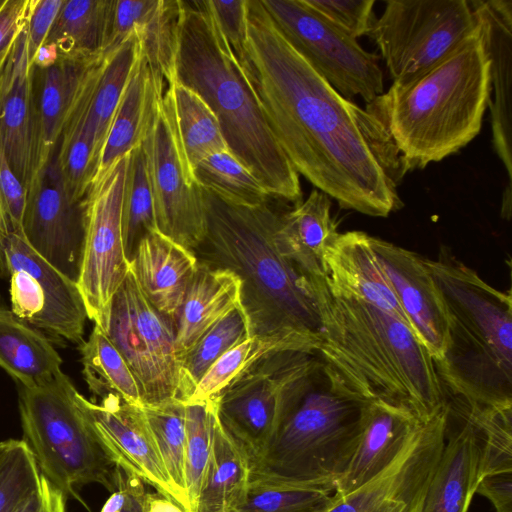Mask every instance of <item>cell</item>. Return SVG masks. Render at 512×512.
I'll return each instance as SVG.
<instances>
[{"label": "cell", "mask_w": 512, "mask_h": 512, "mask_svg": "<svg viewBox=\"0 0 512 512\" xmlns=\"http://www.w3.org/2000/svg\"><path fill=\"white\" fill-rule=\"evenodd\" d=\"M251 336L247 315L237 305L221 318L180 363V399L187 401L208 369L226 352Z\"/></svg>", "instance_id": "obj_37"}, {"label": "cell", "mask_w": 512, "mask_h": 512, "mask_svg": "<svg viewBox=\"0 0 512 512\" xmlns=\"http://www.w3.org/2000/svg\"><path fill=\"white\" fill-rule=\"evenodd\" d=\"M127 156L94 179L83 199L85 242L77 285L88 319L105 333L113 297L130 270L121 229Z\"/></svg>", "instance_id": "obj_13"}, {"label": "cell", "mask_w": 512, "mask_h": 512, "mask_svg": "<svg viewBox=\"0 0 512 512\" xmlns=\"http://www.w3.org/2000/svg\"><path fill=\"white\" fill-rule=\"evenodd\" d=\"M85 226L84 202L68 195L53 157L27 190L22 237L40 257L77 284Z\"/></svg>", "instance_id": "obj_16"}, {"label": "cell", "mask_w": 512, "mask_h": 512, "mask_svg": "<svg viewBox=\"0 0 512 512\" xmlns=\"http://www.w3.org/2000/svg\"><path fill=\"white\" fill-rule=\"evenodd\" d=\"M62 359L50 339L0 307V367L21 387L42 384L61 372Z\"/></svg>", "instance_id": "obj_32"}, {"label": "cell", "mask_w": 512, "mask_h": 512, "mask_svg": "<svg viewBox=\"0 0 512 512\" xmlns=\"http://www.w3.org/2000/svg\"><path fill=\"white\" fill-rule=\"evenodd\" d=\"M193 176L200 188L233 205L255 207L271 199L254 175L229 150L203 158L195 166Z\"/></svg>", "instance_id": "obj_39"}, {"label": "cell", "mask_w": 512, "mask_h": 512, "mask_svg": "<svg viewBox=\"0 0 512 512\" xmlns=\"http://www.w3.org/2000/svg\"><path fill=\"white\" fill-rule=\"evenodd\" d=\"M4 3H5V0H0V10L3 7Z\"/></svg>", "instance_id": "obj_58"}, {"label": "cell", "mask_w": 512, "mask_h": 512, "mask_svg": "<svg viewBox=\"0 0 512 512\" xmlns=\"http://www.w3.org/2000/svg\"><path fill=\"white\" fill-rule=\"evenodd\" d=\"M425 263L448 322L444 356L435 366L446 390L468 402L512 407V298L441 246Z\"/></svg>", "instance_id": "obj_6"}, {"label": "cell", "mask_w": 512, "mask_h": 512, "mask_svg": "<svg viewBox=\"0 0 512 512\" xmlns=\"http://www.w3.org/2000/svg\"><path fill=\"white\" fill-rule=\"evenodd\" d=\"M181 0H148L134 26L152 72L165 83L173 80Z\"/></svg>", "instance_id": "obj_40"}, {"label": "cell", "mask_w": 512, "mask_h": 512, "mask_svg": "<svg viewBox=\"0 0 512 512\" xmlns=\"http://www.w3.org/2000/svg\"><path fill=\"white\" fill-rule=\"evenodd\" d=\"M369 239L413 333L434 362L441 360L447 345V315L425 258L380 238Z\"/></svg>", "instance_id": "obj_19"}, {"label": "cell", "mask_w": 512, "mask_h": 512, "mask_svg": "<svg viewBox=\"0 0 512 512\" xmlns=\"http://www.w3.org/2000/svg\"><path fill=\"white\" fill-rule=\"evenodd\" d=\"M77 402L113 462L189 512L187 499L171 481L142 407L109 394L96 403L78 392Z\"/></svg>", "instance_id": "obj_17"}, {"label": "cell", "mask_w": 512, "mask_h": 512, "mask_svg": "<svg viewBox=\"0 0 512 512\" xmlns=\"http://www.w3.org/2000/svg\"><path fill=\"white\" fill-rule=\"evenodd\" d=\"M470 1L480 20L490 59L492 142L511 182L512 1Z\"/></svg>", "instance_id": "obj_22"}, {"label": "cell", "mask_w": 512, "mask_h": 512, "mask_svg": "<svg viewBox=\"0 0 512 512\" xmlns=\"http://www.w3.org/2000/svg\"><path fill=\"white\" fill-rule=\"evenodd\" d=\"M146 512H186L175 501L160 494L148 492L146 498Z\"/></svg>", "instance_id": "obj_57"}, {"label": "cell", "mask_w": 512, "mask_h": 512, "mask_svg": "<svg viewBox=\"0 0 512 512\" xmlns=\"http://www.w3.org/2000/svg\"><path fill=\"white\" fill-rule=\"evenodd\" d=\"M369 403L317 356L251 467L250 485L318 487L334 493L359 443Z\"/></svg>", "instance_id": "obj_7"}, {"label": "cell", "mask_w": 512, "mask_h": 512, "mask_svg": "<svg viewBox=\"0 0 512 512\" xmlns=\"http://www.w3.org/2000/svg\"><path fill=\"white\" fill-rule=\"evenodd\" d=\"M491 93L479 20L477 30L449 55L408 82L392 83L366 111L380 124L404 174L471 142L481 130Z\"/></svg>", "instance_id": "obj_4"}, {"label": "cell", "mask_w": 512, "mask_h": 512, "mask_svg": "<svg viewBox=\"0 0 512 512\" xmlns=\"http://www.w3.org/2000/svg\"><path fill=\"white\" fill-rule=\"evenodd\" d=\"M31 0H5L0 10V75L27 26Z\"/></svg>", "instance_id": "obj_50"}, {"label": "cell", "mask_w": 512, "mask_h": 512, "mask_svg": "<svg viewBox=\"0 0 512 512\" xmlns=\"http://www.w3.org/2000/svg\"><path fill=\"white\" fill-rule=\"evenodd\" d=\"M66 501L62 491L42 475L35 492L14 512H66Z\"/></svg>", "instance_id": "obj_53"}, {"label": "cell", "mask_w": 512, "mask_h": 512, "mask_svg": "<svg viewBox=\"0 0 512 512\" xmlns=\"http://www.w3.org/2000/svg\"><path fill=\"white\" fill-rule=\"evenodd\" d=\"M369 238L362 231L340 233L324 255V278L332 286L377 305L410 327Z\"/></svg>", "instance_id": "obj_25"}, {"label": "cell", "mask_w": 512, "mask_h": 512, "mask_svg": "<svg viewBox=\"0 0 512 512\" xmlns=\"http://www.w3.org/2000/svg\"><path fill=\"white\" fill-rule=\"evenodd\" d=\"M59 59V53L54 43L44 42L31 58V66L37 68H48L54 65Z\"/></svg>", "instance_id": "obj_55"}, {"label": "cell", "mask_w": 512, "mask_h": 512, "mask_svg": "<svg viewBox=\"0 0 512 512\" xmlns=\"http://www.w3.org/2000/svg\"><path fill=\"white\" fill-rule=\"evenodd\" d=\"M287 42L340 95L367 104L384 93L379 58L303 0H260Z\"/></svg>", "instance_id": "obj_11"}, {"label": "cell", "mask_w": 512, "mask_h": 512, "mask_svg": "<svg viewBox=\"0 0 512 512\" xmlns=\"http://www.w3.org/2000/svg\"><path fill=\"white\" fill-rule=\"evenodd\" d=\"M187 178L196 183L193 171L210 154L229 150L219 121L208 104L176 80L166 83L162 97Z\"/></svg>", "instance_id": "obj_31"}, {"label": "cell", "mask_w": 512, "mask_h": 512, "mask_svg": "<svg viewBox=\"0 0 512 512\" xmlns=\"http://www.w3.org/2000/svg\"><path fill=\"white\" fill-rule=\"evenodd\" d=\"M186 446L185 480L189 512H196L197 502L209 462L214 422L215 400L185 402Z\"/></svg>", "instance_id": "obj_43"}, {"label": "cell", "mask_w": 512, "mask_h": 512, "mask_svg": "<svg viewBox=\"0 0 512 512\" xmlns=\"http://www.w3.org/2000/svg\"><path fill=\"white\" fill-rule=\"evenodd\" d=\"M141 53L139 34L134 27L125 41L102 61L86 119L99 159L116 108Z\"/></svg>", "instance_id": "obj_35"}, {"label": "cell", "mask_w": 512, "mask_h": 512, "mask_svg": "<svg viewBox=\"0 0 512 512\" xmlns=\"http://www.w3.org/2000/svg\"><path fill=\"white\" fill-rule=\"evenodd\" d=\"M96 62L85 64L59 57L48 68H31L36 179L54 157L79 85L89 67Z\"/></svg>", "instance_id": "obj_26"}, {"label": "cell", "mask_w": 512, "mask_h": 512, "mask_svg": "<svg viewBox=\"0 0 512 512\" xmlns=\"http://www.w3.org/2000/svg\"><path fill=\"white\" fill-rule=\"evenodd\" d=\"M0 277L10 282L11 310L49 339L81 344L86 320L78 285L17 235L0 238Z\"/></svg>", "instance_id": "obj_14"}, {"label": "cell", "mask_w": 512, "mask_h": 512, "mask_svg": "<svg viewBox=\"0 0 512 512\" xmlns=\"http://www.w3.org/2000/svg\"><path fill=\"white\" fill-rule=\"evenodd\" d=\"M251 467L216 415L209 462L196 512H235L250 486Z\"/></svg>", "instance_id": "obj_33"}, {"label": "cell", "mask_w": 512, "mask_h": 512, "mask_svg": "<svg viewBox=\"0 0 512 512\" xmlns=\"http://www.w3.org/2000/svg\"><path fill=\"white\" fill-rule=\"evenodd\" d=\"M174 80L216 115L229 151L277 200L302 201L299 174L268 126L257 94L203 0L182 1Z\"/></svg>", "instance_id": "obj_5"}, {"label": "cell", "mask_w": 512, "mask_h": 512, "mask_svg": "<svg viewBox=\"0 0 512 512\" xmlns=\"http://www.w3.org/2000/svg\"><path fill=\"white\" fill-rule=\"evenodd\" d=\"M127 500L122 512H146L148 491L145 483L136 475L123 471Z\"/></svg>", "instance_id": "obj_54"}, {"label": "cell", "mask_w": 512, "mask_h": 512, "mask_svg": "<svg viewBox=\"0 0 512 512\" xmlns=\"http://www.w3.org/2000/svg\"><path fill=\"white\" fill-rule=\"evenodd\" d=\"M64 0H31L27 22L29 60L45 42Z\"/></svg>", "instance_id": "obj_51"}, {"label": "cell", "mask_w": 512, "mask_h": 512, "mask_svg": "<svg viewBox=\"0 0 512 512\" xmlns=\"http://www.w3.org/2000/svg\"><path fill=\"white\" fill-rule=\"evenodd\" d=\"M478 26L470 0H389L368 36L393 83H405L444 59Z\"/></svg>", "instance_id": "obj_9"}, {"label": "cell", "mask_w": 512, "mask_h": 512, "mask_svg": "<svg viewBox=\"0 0 512 512\" xmlns=\"http://www.w3.org/2000/svg\"><path fill=\"white\" fill-rule=\"evenodd\" d=\"M464 401L482 436L478 482L489 474L512 471V407L494 408Z\"/></svg>", "instance_id": "obj_44"}, {"label": "cell", "mask_w": 512, "mask_h": 512, "mask_svg": "<svg viewBox=\"0 0 512 512\" xmlns=\"http://www.w3.org/2000/svg\"><path fill=\"white\" fill-rule=\"evenodd\" d=\"M320 360L352 391L409 408L422 422L447 405L434 360L413 331L377 305L312 277Z\"/></svg>", "instance_id": "obj_3"}, {"label": "cell", "mask_w": 512, "mask_h": 512, "mask_svg": "<svg viewBox=\"0 0 512 512\" xmlns=\"http://www.w3.org/2000/svg\"><path fill=\"white\" fill-rule=\"evenodd\" d=\"M106 334L130 367L143 406L180 399L174 322L150 304L131 269L113 297Z\"/></svg>", "instance_id": "obj_12"}, {"label": "cell", "mask_w": 512, "mask_h": 512, "mask_svg": "<svg viewBox=\"0 0 512 512\" xmlns=\"http://www.w3.org/2000/svg\"><path fill=\"white\" fill-rule=\"evenodd\" d=\"M316 361V353L265 355L215 400L218 418L252 467L263 455L283 411Z\"/></svg>", "instance_id": "obj_10"}, {"label": "cell", "mask_w": 512, "mask_h": 512, "mask_svg": "<svg viewBox=\"0 0 512 512\" xmlns=\"http://www.w3.org/2000/svg\"><path fill=\"white\" fill-rule=\"evenodd\" d=\"M448 403L422 422L396 458L378 475L343 496L333 495L325 512H388L435 470L445 445Z\"/></svg>", "instance_id": "obj_18"}, {"label": "cell", "mask_w": 512, "mask_h": 512, "mask_svg": "<svg viewBox=\"0 0 512 512\" xmlns=\"http://www.w3.org/2000/svg\"><path fill=\"white\" fill-rule=\"evenodd\" d=\"M102 61L91 65L85 73L65 119L54 155L63 186L75 201L84 199L99 163L86 119Z\"/></svg>", "instance_id": "obj_29"}, {"label": "cell", "mask_w": 512, "mask_h": 512, "mask_svg": "<svg viewBox=\"0 0 512 512\" xmlns=\"http://www.w3.org/2000/svg\"><path fill=\"white\" fill-rule=\"evenodd\" d=\"M450 395L448 404L461 423L446 435L448 443L425 490L420 512H467L478 484L482 436L464 399Z\"/></svg>", "instance_id": "obj_20"}, {"label": "cell", "mask_w": 512, "mask_h": 512, "mask_svg": "<svg viewBox=\"0 0 512 512\" xmlns=\"http://www.w3.org/2000/svg\"><path fill=\"white\" fill-rule=\"evenodd\" d=\"M121 229L129 263L142 239L157 230L142 144L127 156L121 203Z\"/></svg>", "instance_id": "obj_38"}, {"label": "cell", "mask_w": 512, "mask_h": 512, "mask_svg": "<svg viewBox=\"0 0 512 512\" xmlns=\"http://www.w3.org/2000/svg\"><path fill=\"white\" fill-rule=\"evenodd\" d=\"M127 500L123 470L120 468L118 488L112 492L100 512H122Z\"/></svg>", "instance_id": "obj_56"}, {"label": "cell", "mask_w": 512, "mask_h": 512, "mask_svg": "<svg viewBox=\"0 0 512 512\" xmlns=\"http://www.w3.org/2000/svg\"><path fill=\"white\" fill-rule=\"evenodd\" d=\"M162 97L142 142L156 226L163 235L194 250L207 232L202 189L186 176Z\"/></svg>", "instance_id": "obj_15"}, {"label": "cell", "mask_w": 512, "mask_h": 512, "mask_svg": "<svg viewBox=\"0 0 512 512\" xmlns=\"http://www.w3.org/2000/svg\"><path fill=\"white\" fill-rule=\"evenodd\" d=\"M304 3L357 39L368 35L376 19L373 14L374 0H303Z\"/></svg>", "instance_id": "obj_47"}, {"label": "cell", "mask_w": 512, "mask_h": 512, "mask_svg": "<svg viewBox=\"0 0 512 512\" xmlns=\"http://www.w3.org/2000/svg\"><path fill=\"white\" fill-rule=\"evenodd\" d=\"M281 350L304 349L281 337L250 336L222 355L208 369L185 402L216 400L234 380L255 362L267 354Z\"/></svg>", "instance_id": "obj_41"}, {"label": "cell", "mask_w": 512, "mask_h": 512, "mask_svg": "<svg viewBox=\"0 0 512 512\" xmlns=\"http://www.w3.org/2000/svg\"><path fill=\"white\" fill-rule=\"evenodd\" d=\"M240 293L241 281L232 271L198 261L173 319L175 350L180 363L205 333L240 304Z\"/></svg>", "instance_id": "obj_27"}, {"label": "cell", "mask_w": 512, "mask_h": 512, "mask_svg": "<svg viewBox=\"0 0 512 512\" xmlns=\"http://www.w3.org/2000/svg\"><path fill=\"white\" fill-rule=\"evenodd\" d=\"M332 499L326 488L250 485L235 512H325Z\"/></svg>", "instance_id": "obj_46"}, {"label": "cell", "mask_w": 512, "mask_h": 512, "mask_svg": "<svg viewBox=\"0 0 512 512\" xmlns=\"http://www.w3.org/2000/svg\"><path fill=\"white\" fill-rule=\"evenodd\" d=\"M111 0H64L45 40L59 57L93 63L104 57Z\"/></svg>", "instance_id": "obj_34"}, {"label": "cell", "mask_w": 512, "mask_h": 512, "mask_svg": "<svg viewBox=\"0 0 512 512\" xmlns=\"http://www.w3.org/2000/svg\"><path fill=\"white\" fill-rule=\"evenodd\" d=\"M247 0L203 1L240 67L248 75L247 59Z\"/></svg>", "instance_id": "obj_48"}, {"label": "cell", "mask_w": 512, "mask_h": 512, "mask_svg": "<svg viewBox=\"0 0 512 512\" xmlns=\"http://www.w3.org/2000/svg\"><path fill=\"white\" fill-rule=\"evenodd\" d=\"M78 391L59 372L42 384L19 386L18 408L24 442L41 474L65 497L81 502L80 489L118 488L120 468L99 442L77 402Z\"/></svg>", "instance_id": "obj_8"}, {"label": "cell", "mask_w": 512, "mask_h": 512, "mask_svg": "<svg viewBox=\"0 0 512 512\" xmlns=\"http://www.w3.org/2000/svg\"><path fill=\"white\" fill-rule=\"evenodd\" d=\"M246 18L247 76L297 173L342 209L372 217L400 209L398 158L380 124L309 65L260 0H247Z\"/></svg>", "instance_id": "obj_1"}, {"label": "cell", "mask_w": 512, "mask_h": 512, "mask_svg": "<svg viewBox=\"0 0 512 512\" xmlns=\"http://www.w3.org/2000/svg\"><path fill=\"white\" fill-rule=\"evenodd\" d=\"M202 189V188H201ZM207 232L193 250L198 261L232 271L241 281L240 305L251 336L281 337L316 352L321 320L311 278L279 247L284 211L270 200L237 206L202 189Z\"/></svg>", "instance_id": "obj_2"}, {"label": "cell", "mask_w": 512, "mask_h": 512, "mask_svg": "<svg viewBox=\"0 0 512 512\" xmlns=\"http://www.w3.org/2000/svg\"><path fill=\"white\" fill-rule=\"evenodd\" d=\"M26 28L0 75V139L12 170L28 190L37 173Z\"/></svg>", "instance_id": "obj_21"}, {"label": "cell", "mask_w": 512, "mask_h": 512, "mask_svg": "<svg viewBox=\"0 0 512 512\" xmlns=\"http://www.w3.org/2000/svg\"><path fill=\"white\" fill-rule=\"evenodd\" d=\"M421 423L405 406L370 401L359 443L333 495H346L378 475L401 452Z\"/></svg>", "instance_id": "obj_23"}, {"label": "cell", "mask_w": 512, "mask_h": 512, "mask_svg": "<svg viewBox=\"0 0 512 512\" xmlns=\"http://www.w3.org/2000/svg\"><path fill=\"white\" fill-rule=\"evenodd\" d=\"M197 267L193 250L158 230L142 239L130 261V269L147 300L172 320Z\"/></svg>", "instance_id": "obj_24"}, {"label": "cell", "mask_w": 512, "mask_h": 512, "mask_svg": "<svg viewBox=\"0 0 512 512\" xmlns=\"http://www.w3.org/2000/svg\"><path fill=\"white\" fill-rule=\"evenodd\" d=\"M26 199L27 190L12 170L0 139V238L22 237Z\"/></svg>", "instance_id": "obj_49"}, {"label": "cell", "mask_w": 512, "mask_h": 512, "mask_svg": "<svg viewBox=\"0 0 512 512\" xmlns=\"http://www.w3.org/2000/svg\"><path fill=\"white\" fill-rule=\"evenodd\" d=\"M339 234L330 197L314 189L283 212L276 237L282 252L312 278L324 275V255Z\"/></svg>", "instance_id": "obj_30"}, {"label": "cell", "mask_w": 512, "mask_h": 512, "mask_svg": "<svg viewBox=\"0 0 512 512\" xmlns=\"http://www.w3.org/2000/svg\"><path fill=\"white\" fill-rule=\"evenodd\" d=\"M164 90V79L152 72L142 52L116 108L94 179L142 144Z\"/></svg>", "instance_id": "obj_28"}, {"label": "cell", "mask_w": 512, "mask_h": 512, "mask_svg": "<svg viewBox=\"0 0 512 512\" xmlns=\"http://www.w3.org/2000/svg\"><path fill=\"white\" fill-rule=\"evenodd\" d=\"M79 350L84 379L95 396L101 399L113 394L143 407L141 391L130 367L105 332L94 325Z\"/></svg>", "instance_id": "obj_36"}, {"label": "cell", "mask_w": 512, "mask_h": 512, "mask_svg": "<svg viewBox=\"0 0 512 512\" xmlns=\"http://www.w3.org/2000/svg\"><path fill=\"white\" fill-rule=\"evenodd\" d=\"M475 493L486 497L496 512H512V471L482 477Z\"/></svg>", "instance_id": "obj_52"}, {"label": "cell", "mask_w": 512, "mask_h": 512, "mask_svg": "<svg viewBox=\"0 0 512 512\" xmlns=\"http://www.w3.org/2000/svg\"><path fill=\"white\" fill-rule=\"evenodd\" d=\"M142 410L171 481L188 501L185 480V402L173 399L156 406H143Z\"/></svg>", "instance_id": "obj_42"}, {"label": "cell", "mask_w": 512, "mask_h": 512, "mask_svg": "<svg viewBox=\"0 0 512 512\" xmlns=\"http://www.w3.org/2000/svg\"><path fill=\"white\" fill-rule=\"evenodd\" d=\"M41 472L22 439L0 442V512H14L38 488Z\"/></svg>", "instance_id": "obj_45"}]
</instances>
